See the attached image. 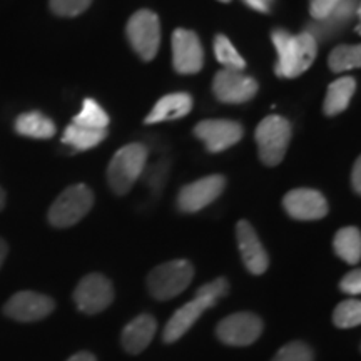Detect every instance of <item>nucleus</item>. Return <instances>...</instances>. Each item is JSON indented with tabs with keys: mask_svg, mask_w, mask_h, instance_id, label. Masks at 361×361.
<instances>
[{
	"mask_svg": "<svg viewBox=\"0 0 361 361\" xmlns=\"http://www.w3.org/2000/svg\"><path fill=\"white\" fill-rule=\"evenodd\" d=\"M278 52V64L274 67L279 78L295 79L311 67L318 54V44L308 30L293 35L284 29H276L271 34Z\"/></svg>",
	"mask_w": 361,
	"mask_h": 361,
	"instance_id": "obj_1",
	"label": "nucleus"
},
{
	"mask_svg": "<svg viewBox=\"0 0 361 361\" xmlns=\"http://www.w3.org/2000/svg\"><path fill=\"white\" fill-rule=\"evenodd\" d=\"M149 151L141 142H133L116 152L107 168V183L117 196L128 194L146 166Z\"/></svg>",
	"mask_w": 361,
	"mask_h": 361,
	"instance_id": "obj_2",
	"label": "nucleus"
},
{
	"mask_svg": "<svg viewBox=\"0 0 361 361\" xmlns=\"http://www.w3.org/2000/svg\"><path fill=\"white\" fill-rule=\"evenodd\" d=\"M94 206V192L85 184H72L57 196L47 213L51 226L59 229L75 226Z\"/></svg>",
	"mask_w": 361,
	"mask_h": 361,
	"instance_id": "obj_3",
	"label": "nucleus"
},
{
	"mask_svg": "<svg viewBox=\"0 0 361 361\" xmlns=\"http://www.w3.org/2000/svg\"><path fill=\"white\" fill-rule=\"evenodd\" d=\"M194 266L188 259H174L156 266L147 276V290L152 298L168 301L179 296L191 284Z\"/></svg>",
	"mask_w": 361,
	"mask_h": 361,
	"instance_id": "obj_4",
	"label": "nucleus"
},
{
	"mask_svg": "<svg viewBox=\"0 0 361 361\" xmlns=\"http://www.w3.org/2000/svg\"><path fill=\"white\" fill-rule=\"evenodd\" d=\"M259 159L273 168L284 159L291 141V124L281 116H268L258 124L255 134Z\"/></svg>",
	"mask_w": 361,
	"mask_h": 361,
	"instance_id": "obj_5",
	"label": "nucleus"
},
{
	"mask_svg": "<svg viewBox=\"0 0 361 361\" xmlns=\"http://www.w3.org/2000/svg\"><path fill=\"white\" fill-rule=\"evenodd\" d=\"M126 35L134 52L144 62H151L157 56L161 45V24L157 13L149 8H141L133 13L126 25Z\"/></svg>",
	"mask_w": 361,
	"mask_h": 361,
	"instance_id": "obj_6",
	"label": "nucleus"
},
{
	"mask_svg": "<svg viewBox=\"0 0 361 361\" xmlns=\"http://www.w3.org/2000/svg\"><path fill=\"white\" fill-rule=\"evenodd\" d=\"M263 333V319L250 311L226 316L216 326L219 341L228 346L252 345Z\"/></svg>",
	"mask_w": 361,
	"mask_h": 361,
	"instance_id": "obj_7",
	"label": "nucleus"
},
{
	"mask_svg": "<svg viewBox=\"0 0 361 361\" xmlns=\"http://www.w3.org/2000/svg\"><path fill=\"white\" fill-rule=\"evenodd\" d=\"M226 188V178L221 174L206 176L180 188L178 194V209L180 213H200L218 200Z\"/></svg>",
	"mask_w": 361,
	"mask_h": 361,
	"instance_id": "obj_8",
	"label": "nucleus"
},
{
	"mask_svg": "<svg viewBox=\"0 0 361 361\" xmlns=\"http://www.w3.org/2000/svg\"><path fill=\"white\" fill-rule=\"evenodd\" d=\"M74 301L79 311L97 314L107 310L114 301V286L104 274L92 273L80 279L74 291Z\"/></svg>",
	"mask_w": 361,
	"mask_h": 361,
	"instance_id": "obj_9",
	"label": "nucleus"
},
{
	"mask_svg": "<svg viewBox=\"0 0 361 361\" xmlns=\"http://www.w3.org/2000/svg\"><path fill=\"white\" fill-rule=\"evenodd\" d=\"M258 80L243 74V71L223 69L214 75L213 92L219 102L245 104L258 94Z\"/></svg>",
	"mask_w": 361,
	"mask_h": 361,
	"instance_id": "obj_10",
	"label": "nucleus"
},
{
	"mask_svg": "<svg viewBox=\"0 0 361 361\" xmlns=\"http://www.w3.org/2000/svg\"><path fill=\"white\" fill-rule=\"evenodd\" d=\"M194 135L204 142L211 154H218L226 149L236 146L245 135L243 126L229 119H207L201 121L194 128Z\"/></svg>",
	"mask_w": 361,
	"mask_h": 361,
	"instance_id": "obj_11",
	"label": "nucleus"
},
{
	"mask_svg": "<svg viewBox=\"0 0 361 361\" xmlns=\"http://www.w3.org/2000/svg\"><path fill=\"white\" fill-rule=\"evenodd\" d=\"M173 66L178 74H197L204 66V49L196 32L176 29L173 32Z\"/></svg>",
	"mask_w": 361,
	"mask_h": 361,
	"instance_id": "obj_12",
	"label": "nucleus"
},
{
	"mask_svg": "<svg viewBox=\"0 0 361 361\" xmlns=\"http://www.w3.org/2000/svg\"><path fill=\"white\" fill-rule=\"evenodd\" d=\"M56 310L51 296L35 291H19L4 305V314L20 323H34L47 318Z\"/></svg>",
	"mask_w": 361,
	"mask_h": 361,
	"instance_id": "obj_13",
	"label": "nucleus"
},
{
	"mask_svg": "<svg viewBox=\"0 0 361 361\" xmlns=\"http://www.w3.org/2000/svg\"><path fill=\"white\" fill-rule=\"evenodd\" d=\"M284 211L296 221L323 219L328 214L329 206L326 197L316 189H293L283 197Z\"/></svg>",
	"mask_w": 361,
	"mask_h": 361,
	"instance_id": "obj_14",
	"label": "nucleus"
},
{
	"mask_svg": "<svg viewBox=\"0 0 361 361\" xmlns=\"http://www.w3.org/2000/svg\"><path fill=\"white\" fill-rule=\"evenodd\" d=\"M236 238L239 252H241L246 269L255 276H261V274L266 273L269 266V256L252 224L245 219L239 221L236 226Z\"/></svg>",
	"mask_w": 361,
	"mask_h": 361,
	"instance_id": "obj_15",
	"label": "nucleus"
},
{
	"mask_svg": "<svg viewBox=\"0 0 361 361\" xmlns=\"http://www.w3.org/2000/svg\"><path fill=\"white\" fill-rule=\"evenodd\" d=\"M213 306L216 305L213 301L207 300V298L194 296L192 301L180 306V308L171 316V319L164 328V333H162V341L171 345V343L180 340V338L192 328V324L200 319V316L204 313L206 310L213 308Z\"/></svg>",
	"mask_w": 361,
	"mask_h": 361,
	"instance_id": "obj_16",
	"label": "nucleus"
},
{
	"mask_svg": "<svg viewBox=\"0 0 361 361\" xmlns=\"http://www.w3.org/2000/svg\"><path fill=\"white\" fill-rule=\"evenodd\" d=\"M157 329V322L154 316L144 313L135 316L133 322L128 323L123 329L121 341H123L124 350L130 355H139L151 345L154 340Z\"/></svg>",
	"mask_w": 361,
	"mask_h": 361,
	"instance_id": "obj_17",
	"label": "nucleus"
},
{
	"mask_svg": "<svg viewBox=\"0 0 361 361\" xmlns=\"http://www.w3.org/2000/svg\"><path fill=\"white\" fill-rule=\"evenodd\" d=\"M192 97L188 92H173L168 96L161 97L149 112L144 123L146 124H157L166 123V121H176L186 117L192 111Z\"/></svg>",
	"mask_w": 361,
	"mask_h": 361,
	"instance_id": "obj_18",
	"label": "nucleus"
},
{
	"mask_svg": "<svg viewBox=\"0 0 361 361\" xmlns=\"http://www.w3.org/2000/svg\"><path fill=\"white\" fill-rule=\"evenodd\" d=\"M13 129L19 135L30 139H51L57 133L56 123H54L51 117L39 111H30L20 114L16 119Z\"/></svg>",
	"mask_w": 361,
	"mask_h": 361,
	"instance_id": "obj_19",
	"label": "nucleus"
},
{
	"mask_svg": "<svg viewBox=\"0 0 361 361\" xmlns=\"http://www.w3.org/2000/svg\"><path fill=\"white\" fill-rule=\"evenodd\" d=\"M356 80L353 78H340L328 85L326 97H324L323 111L328 117L341 114L350 106L355 96Z\"/></svg>",
	"mask_w": 361,
	"mask_h": 361,
	"instance_id": "obj_20",
	"label": "nucleus"
},
{
	"mask_svg": "<svg viewBox=\"0 0 361 361\" xmlns=\"http://www.w3.org/2000/svg\"><path fill=\"white\" fill-rule=\"evenodd\" d=\"M333 247L338 258L348 264H358L361 259V233L355 226L341 228L333 239Z\"/></svg>",
	"mask_w": 361,
	"mask_h": 361,
	"instance_id": "obj_21",
	"label": "nucleus"
},
{
	"mask_svg": "<svg viewBox=\"0 0 361 361\" xmlns=\"http://www.w3.org/2000/svg\"><path fill=\"white\" fill-rule=\"evenodd\" d=\"M107 137V129H85L79 126H67L62 135V142L74 147L75 151H87L101 144Z\"/></svg>",
	"mask_w": 361,
	"mask_h": 361,
	"instance_id": "obj_22",
	"label": "nucleus"
},
{
	"mask_svg": "<svg viewBox=\"0 0 361 361\" xmlns=\"http://www.w3.org/2000/svg\"><path fill=\"white\" fill-rule=\"evenodd\" d=\"M109 123V114L94 99H85L82 102V109L72 121L74 126L85 129H107Z\"/></svg>",
	"mask_w": 361,
	"mask_h": 361,
	"instance_id": "obj_23",
	"label": "nucleus"
},
{
	"mask_svg": "<svg viewBox=\"0 0 361 361\" xmlns=\"http://www.w3.org/2000/svg\"><path fill=\"white\" fill-rule=\"evenodd\" d=\"M329 69L336 74L351 69H358L361 66V51L360 45H340L333 49L328 57Z\"/></svg>",
	"mask_w": 361,
	"mask_h": 361,
	"instance_id": "obj_24",
	"label": "nucleus"
},
{
	"mask_svg": "<svg viewBox=\"0 0 361 361\" xmlns=\"http://www.w3.org/2000/svg\"><path fill=\"white\" fill-rule=\"evenodd\" d=\"M214 54L218 62L224 66V69L233 71H245L246 62L245 59L239 56L236 47L231 44V40L226 37L224 34H218L214 37Z\"/></svg>",
	"mask_w": 361,
	"mask_h": 361,
	"instance_id": "obj_25",
	"label": "nucleus"
},
{
	"mask_svg": "<svg viewBox=\"0 0 361 361\" xmlns=\"http://www.w3.org/2000/svg\"><path fill=\"white\" fill-rule=\"evenodd\" d=\"M333 323L336 328L348 329L355 328L361 323V303L360 300L341 301L333 311Z\"/></svg>",
	"mask_w": 361,
	"mask_h": 361,
	"instance_id": "obj_26",
	"label": "nucleus"
},
{
	"mask_svg": "<svg viewBox=\"0 0 361 361\" xmlns=\"http://www.w3.org/2000/svg\"><path fill=\"white\" fill-rule=\"evenodd\" d=\"M271 361H314V353L306 343L293 341L284 345Z\"/></svg>",
	"mask_w": 361,
	"mask_h": 361,
	"instance_id": "obj_27",
	"label": "nucleus"
},
{
	"mask_svg": "<svg viewBox=\"0 0 361 361\" xmlns=\"http://www.w3.org/2000/svg\"><path fill=\"white\" fill-rule=\"evenodd\" d=\"M92 0H49V7L57 17H78L84 13Z\"/></svg>",
	"mask_w": 361,
	"mask_h": 361,
	"instance_id": "obj_28",
	"label": "nucleus"
},
{
	"mask_svg": "<svg viewBox=\"0 0 361 361\" xmlns=\"http://www.w3.org/2000/svg\"><path fill=\"white\" fill-rule=\"evenodd\" d=\"M229 293V283L226 278H216L214 281L202 284L200 290L196 291V296H204L216 305L221 298H224Z\"/></svg>",
	"mask_w": 361,
	"mask_h": 361,
	"instance_id": "obj_29",
	"label": "nucleus"
},
{
	"mask_svg": "<svg viewBox=\"0 0 361 361\" xmlns=\"http://www.w3.org/2000/svg\"><path fill=\"white\" fill-rule=\"evenodd\" d=\"M341 0H310V13L316 20H324L331 16Z\"/></svg>",
	"mask_w": 361,
	"mask_h": 361,
	"instance_id": "obj_30",
	"label": "nucleus"
},
{
	"mask_svg": "<svg viewBox=\"0 0 361 361\" xmlns=\"http://www.w3.org/2000/svg\"><path fill=\"white\" fill-rule=\"evenodd\" d=\"M340 290L343 293H346V295L358 296L361 293V271L360 269L350 271V273L341 279Z\"/></svg>",
	"mask_w": 361,
	"mask_h": 361,
	"instance_id": "obj_31",
	"label": "nucleus"
},
{
	"mask_svg": "<svg viewBox=\"0 0 361 361\" xmlns=\"http://www.w3.org/2000/svg\"><path fill=\"white\" fill-rule=\"evenodd\" d=\"M361 159H356L353 166V173H351V186L356 194L361 192Z\"/></svg>",
	"mask_w": 361,
	"mask_h": 361,
	"instance_id": "obj_32",
	"label": "nucleus"
},
{
	"mask_svg": "<svg viewBox=\"0 0 361 361\" xmlns=\"http://www.w3.org/2000/svg\"><path fill=\"white\" fill-rule=\"evenodd\" d=\"M246 6H250L252 11H258L263 13L269 12V2L268 0H245Z\"/></svg>",
	"mask_w": 361,
	"mask_h": 361,
	"instance_id": "obj_33",
	"label": "nucleus"
},
{
	"mask_svg": "<svg viewBox=\"0 0 361 361\" xmlns=\"http://www.w3.org/2000/svg\"><path fill=\"white\" fill-rule=\"evenodd\" d=\"M67 361H97V358L89 351H79V353L72 355Z\"/></svg>",
	"mask_w": 361,
	"mask_h": 361,
	"instance_id": "obj_34",
	"label": "nucleus"
},
{
	"mask_svg": "<svg viewBox=\"0 0 361 361\" xmlns=\"http://www.w3.org/2000/svg\"><path fill=\"white\" fill-rule=\"evenodd\" d=\"M7 255H8V246H7V243L4 241L2 238H0V268H2V264H4V261H6Z\"/></svg>",
	"mask_w": 361,
	"mask_h": 361,
	"instance_id": "obj_35",
	"label": "nucleus"
},
{
	"mask_svg": "<svg viewBox=\"0 0 361 361\" xmlns=\"http://www.w3.org/2000/svg\"><path fill=\"white\" fill-rule=\"evenodd\" d=\"M6 201H7V194H6V191H4L2 188H0V211H2L4 207H6Z\"/></svg>",
	"mask_w": 361,
	"mask_h": 361,
	"instance_id": "obj_36",
	"label": "nucleus"
},
{
	"mask_svg": "<svg viewBox=\"0 0 361 361\" xmlns=\"http://www.w3.org/2000/svg\"><path fill=\"white\" fill-rule=\"evenodd\" d=\"M219 2H231V0H219Z\"/></svg>",
	"mask_w": 361,
	"mask_h": 361,
	"instance_id": "obj_37",
	"label": "nucleus"
}]
</instances>
